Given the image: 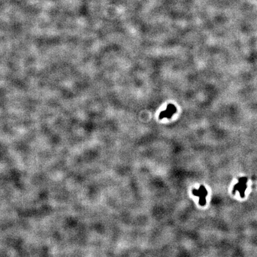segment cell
I'll use <instances>...</instances> for the list:
<instances>
[{
  "label": "cell",
  "mask_w": 257,
  "mask_h": 257,
  "mask_svg": "<svg viewBox=\"0 0 257 257\" xmlns=\"http://www.w3.org/2000/svg\"><path fill=\"white\" fill-rule=\"evenodd\" d=\"M177 111L176 107L173 104H169L166 108V109L159 114V119H162L164 118L167 119H170L172 116L174 115V114L176 113Z\"/></svg>",
  "instance_id": "7a4b0ae2"
},
{
  "label": "cell",
  "mask_w": 257,
  "mask_h": 257,
  "mask_svg": "<svg viewBox=\"0 0 257 257\" xmlns=\"http://www.w3.org/2000/svg\"><path fill=\"white\" fill-rule=\"evenodd\" d=\"M192 193L195 196L199 197V204L201 205H204L205 204V197L207 194V192L206 189L201 185L199 189H194L192 191Z\"/></svg>",
  "instance_id": "6da1fadb"
}]
</instances>
